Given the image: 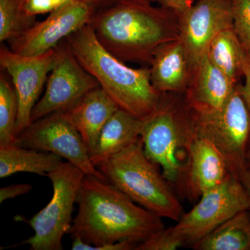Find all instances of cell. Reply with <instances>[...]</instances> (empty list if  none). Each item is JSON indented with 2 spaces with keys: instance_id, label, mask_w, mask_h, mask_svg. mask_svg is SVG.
<instances>
[{
  "instance_id": "cell-1",
  "label": "cell",
  "mask_w": 250,
  "mask_h": 250,
  "mask_svg": "<svg viewBox=\"0 0 250 250\" xmlns=\"http://www.w3.org/2000/svg\"><path fill=\"white\" fill-rule=\"evenodd\" d=\"M70 233L72 250L127 241L139 245L165 228L162 218L135 203L118 188L85 175Z\"/></svg>"
},
{
  "instance_id": "cell-2",
  "label": "cell",
  "mask_w": 250,
  "mask_h": 250,
  "mask_svg": "<svg viewBox=\"0 0 250 250\" xmlns=\"http://www.w3.org/2000/svg\"><path fill=\"white\" fill-rule=\"evenodd\" d=\"M88 24L100 43L123 62H150L158 47L180 34L178 16L149 0H121L94 13Z\"/></svg>"
},
{
  "instance_id": "cell-3",
  "label": "cell",
  "mask_w": 250,
  "mask_h": 250,
  "mask_svg": "<svg viewBox=\"0 0 250 250\" xmlns=\"http://www.w3.org/2000/svg\"><path fill=\"white\" fill-rule=\"evenodd\" d=\"M81 65L118 108L143 119L157 106L161 94L151 82L150 69L132 68L105 48L89 24L65 39Z\"/></svg>"
},
{
  "instance_id": "cell-4",
  "label": "cell",
  "mask_w": 250,
  "mask_h": 250,
  "mask_svg": "<svg viewBox=\"0 0 250 250\" xmlns=\"http://www.w3.org/2000/svg\"><path fill=\"white\" fill-rule=\"evenodd\" d=\"M142 121L141 139L145 154L161 167L163 175L177 193L194 138L186 99L161 94L155 109Z\"/></svg>"
},
{
  "instance_id": "cell-5",
  "label": "cell",
  "mask_w": 250,
  "mask_h": 250,
  "mask_svg": "<svg viewBox=\"0 0 250 250\" xmlns=\"http://www.w3.org/2000/svg\"><path fill=\"white\" fill-rule=\"evenodd\" d=\"M159 168L145 154L141 139L98 167L135 203L161 218L178 221L184 213L180 198Z\"/></svg>"
},
{
  "instance_id": "cell-6",
  "label": "cell",
  "mask_w": 250,
  "mask_h": 250,
  "mask_svg": "<svg viewBox=\"0 0 250 250\" xmlns=\"http://www.w3.org/2000/svg\"><path fill=\"white\" fill-rule=\"evenodd\" d=\"M194 136L210 141L226 161L230 174L240 179L247 170L250 139V111L236 84L221 107L210 111L190 109Z\"/></svg>"
},
{
  "instance_id": "cell-7",
  "label": "cell",
  "mask_w": 250,
  "mask_h": 250,
  "mask_svg": "<svg viewBox=\"0 0 250 250\" xmlns=\"http://www.w3.org/2000/svg\"><path fill=\"white\" fill-rule=\"evenodd\" d=\"M85 174L67 161L47 177L53 187V195L45 207L26 222L34 231L33 236L18 244L29 245L32 250H62V237L71 229L74 205Z\"/></svg>"
},
{
  "instance_id": "cell-8",
  "label": "cell",
  "mask_w": 250,
  "mask_h": 250,
  "mask_svg": "<svg viewBox=\"0 0 250 250\" xmlns=\"http://www.w3.org/2000/svg\"><path fill=\"white\" fill-rule=\"evenodd\" d=\"M244 210H249L246 188L241 179L229 174L221 184L205 192L198 203L167 229L182 248H192L221 224Z\"/></svg>"
},
{
  "instance_id": "cell-9",
  "label": "cell",
  "mask_w": 250,
  "mask_h": 250,
  "mask_svg": "<svg viewBox=\"0 0 250 250\" xmlns=\"http://www.w3.org/2000/svg\"><path fill=\"white\" fill-rule=\"evenodd\" d=\"M14 143L54 153L76 166L85 175L108 181L92 164L89 151L67 111L55 112L33 122L18 135Z\"/></svg>"
},
{
  "instance_id": "cell-10",
  "label": "cell",
  "mask_w": 250,
  "mask_h": 250,
  "mask_svg": "<svg viewBox=\"0 0 250 250\" xmlns=\"http://www.w3.org/2000/svg\"><path fill=\"white\" fill-rule=\"evenodd\" d=\"M60 53L49 72L43 96L31 112V123L51 113L67 111L85 95L100 86L72 53L66 41L59 44Z\"/></svg>"
},
{
  "instance_id": "cell-11",
  "label": "cell",
  "mask_w": 250,
  "mask_h": 250,
  "mask_svg": "<svg viewBox=\"0 0 250 250\" xmlns=\"http://www.w3.org/2000/svg\"><path fill=\"white\" fill-rule=\"evenodd\" d=\"M60 53V47L34 57H26L1 47L0 65L9 74L17 95L18 113L16 137L31 124V115L49 72Z\"/></svg>"
},
{
  "instance_id": "cell-12",
  "label": "cell",
  "mask_w": 250,
  "mask_h": 250,
  "mask_svg": "<svg viewBox=\"0 0 250 250\" xmlns=\"http://www.w3.org/2000/svg\"><path fill=\"white\" fill-rule=\"evenodd\" d=\"M95 12L93 8L82 0H72L10 41V49L26 57L45 53L89 24Z\"/></svg>"
},
{
  "instance_id": "cell-13",
  "label": "cell",
  "mask_w": 250,
  "mask_h": 250,
  "mask_svg": "<svg viewBox=\"0 0 250 250\" xmlns=\"http://www.w3.org/2000/svg\"><path fill=\"white\" fill-rule=\"evenodd\" d=\"M179 39L194 72L215 36L233 27L231 0H196L179 16Z\"/></svg>"
},
{
  "instance_id": "cell-14",
  "label": "cell",
  "mask_w": 250,
  "mask_h": 250,
  "mask_svg": "<svg viewBox=\"0 0 250 250\" xmlns=\"http://www.w3.org/2000/svg\"><path fill=\"white\" fill-rule=\"evenodd\" d=\"M229 172L226 161L210 141L194 136L180 187L179 198L197 201L205 192L221 184Z\"/></svg>"
},
{
  "instance_id": "cell-15",
  "label": "cell",
  "mask_w": 250,
  "mask_h": 250,
  "mask_svg": "<svg viewBox=\"0 0 250 250\" xmlns=\"http://www.w3.org/2000/svg\"><path fill=\"white\" fill-rule=\"evenodd\" d=\"M150 63L151 82L159 93H181L190 85L192 70L180 39L158 47Z\"/></svg>"
},
{
  "instance_id": "cell-16",
  "label": "cell",
  "mask_w": 250,
  "mask_h": 250,
  "mask_svg": "<svg viewBox=\"0 0 250 250\" xmlns=\"http://www.w3.org/2000/svg\"><path fill=\"white\" fill-rule=\"evenodd\" d=\"M195 81L186 101L194 111H210L221 107L237 84L213 65L207 55L194 70Z\"/></svg>"
},
{
  "instance_id": "cell-17",
  "label": "cell",
  "mask_w": 250,
  "mask_h": 250,
  "mask_svg": "<svg viewBox=\"0 0 250 250\" xmlns=\"http://www.w3.org/2000/svg\"><path fill=\"white\" fill-rule=\"evenodd\" d=\"M118 108L108 94L99 86L67 111L89 153L95 149L104 126Z\"/></svg>"
},
{
  "instance_id": "cell-18",
  "label": "cell",
  "mask_w": 250,
  "mask_h": 250,
  "mask_svg": "<svg viewBox=\"0 0 250 250\" xmlns=\"http://www.w3.org/2000/svg\"><path fill=\"white\" fill-rule=\"evenodd\" d=\"M142 119L118 108L104 125L93 152L92 164L98 166L137 143L141 139Z\"/></svg>"
},
{
  "instance_id": "cell-19",
  "label": "cell",
  "mask_w": 250,
  "mask_h": 250,
  "mask_svg": "<svg viewBox=\"0 0 250 250\" xmlns=\"http://www.w3.org/2000/svg\"><path fill=\"white\" fill-rule=\"evenodd\" d=\"M62 164V156L12 144L0 146V178L17 172L47 176Z\"/></svg>"
},
{
  "instance_id": "cell-20",
  "label": "cell",
  "mask_w": 250,
  "mask_h": 250,
  "mask_svg": "<svg viewBox=\"0 0 250 250\" xmlns=\"http://www.w3.org/2000/svg\"><path fill=\"white\" fill-rule=\"evenodd\" d=\"M250 210L236 213L221 224L192 249L195 250H250Z\"/></svg>"
},
{
  "instance_id": "cell-21",
  "label": "cell",
  "mask_w": 250,
  "mask_h": 250,
  "mask_svg": "<svg viewBox=\"0 0 250 250\" xmlns=\"http://www.w3.org/2000/svg\"><path fill=\"white\" fill-rule=\"evenodd\" d=\"M246 52L231 27L215 36L206 55L219 70L237 83L239 77L243 75Z\"/></svg>"
},
{
  "instance_id": "cell-22",
  "label": "cell",
  "mask_w": 250,
  "mask_h": 250,
  "mask_svg": "<svg viewBox=\"0 0 250 250\" xmlns=\"http://www.w3.org/2000/svg\"><path fill=\"white\" fill-rule=\"evenodd\" d=\"M18 113L17 95L6 77L0 75V146L12 144L16 139Z\"/></svg>"
},
{
  "instance_id": "cell-23",
  "label": "cell",
  "mask_w": 250,
  "mask_h": 250,
  "mask_svg": "<svg viewBox=\"0 0 250 250\" xmlns=\"http://www.w3.org/2000/svg\"><path fill=\"white\" fill-rule=\"evenodd\" d=\"M23 13L20 0H0V41L13 40L36 23Z\"/></svg>"
},
{
  "instance_id": "cell-24",
  "label": "cell",
  "mask_w": 250,
  "mask_h": 250,
  "mask_svg": "<svg viewBox=\"0 0 250 250\" xmlns=\"http://www.w3.org/2000/svg\"><path fill=\"white\" fill-rule=\"evenodd\" d=\"M233 27L246 51L250 49V0H231Z\"/></svg>"
},
{
  "instance_id": "cell-25",
  "label": "cell",
  "mask_w": 250,
  "mask_h": 250,
  "mask_svg": "<svg viewBox=\"0 0 250 250\" xmlns=\"http://www.w3.org/2000/svg\"><path fill=\"white\" fill-rule=\"evenodd\" d=\"M72 0H20L23 13L29 17L50 14Z\"/></svg>"
},
{
  "instance_id": "cell-26",
  "label": "cell",
  "mask_w": 250,
  "mask_h": 250,
  "mask_svg": "<svg viewBox=\"0 0 250 250\" xmlns=\"http://www.w3.org/2000/svg\"><path fill=\"white\" fill-rule=\"evenodd\" d=\"M32 186L29 184H14L0 188V202L2 203L6 200L24 195L30 191Z\"/></svg>"
},
{
  "instance_id": "cell-27",
  "label": "cell",
  "mask_w": 250,
  "mask_h": 250,
  "mask_svg": "<svg viewBox=\"0 0 250 250\" xmlns=\"http://www.w3.org/2000/svg\"><path fill=\"white\" fill-rule=\"evenodd\" d=\"M158 3L161 7L170 10L177 16L185 12L195 3L196 0H153Z\"/></svg>"
},
{
  "instance_id": "cell-28",
  "label": "cell",
  "mask_w": 250,
  "mask_h": 250,
  "mask_svg": "<svg viewBox=\"0 0 250 250\" xmlns=\"http://www.w3.org/2000/svg\"><path fill=\"white\" fill-rule=\"evenodd\" d=\"M243 75L246 78L245 84L241 85L242 93L250 111V49L246 52Z\"/></svg>"
},
{
  "instance_id": "cell-29",
  "label": "cell",
  "mask_w": 250,
  "mask_h": 250,
  "mask_svg": "<svg viewBox=\"0 0 250 250\" xmlns=\"http://www.w3.org/2000/svg\"><path fill=\"white\" fill-rule=\"evenodd\" d=\"M82 1L89 5L95 11L98 9H105L111 5L116 4L121 0H82Z\"/></svg>"
},
{
  "instance_id": "cell-30",
  "label": "cell",
  "mask_w": 250,
  "mask_h": 250,
  "mask_svg": "<svg viewBox=\"0 0 250 250\" xmlns=\"http://www.w3.org/2000/svg\"><path fill=\"white\" fill-rule=\"evenodd\" d=\"M242 184L246 188L247 194H248V201H249V210H250V172L246 170L242 172L240 176Z\"/></svg>"
},
{
  "instance_id": "cell-31",
  "label": "cell",
  "mask_w": 250,
  "mask_h": 250,
  "mask_svg": "<svg viewBox=\"0 0 250 250\" xmlns=\"http://www.w3.org/2000/svg\"><path fill=\"white\" fill-rule=\"evenodd\" d=\"M246 168L250 172V139L246 156Z\"/></svg>"
}]
</instances>
